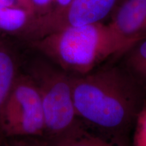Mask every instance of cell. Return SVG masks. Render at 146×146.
<instances>
[{"instance_id":"cell-1","label":"cell","mask_w":146,"mask_h":146,"mask_svg":"<svg viewBox=\"0 0 146 146\" xmlns=\"http://www.w3.org/2000/svg\"><path fill=\"white\" fill-rule=\"evenodd\" d=\"M74 106L87 127L112 138L124 139L146 105V90L124 66H100L72 76Z\"/></svg>"},{"instance_id":"cell-2","label":"cell","mask_w":146,"mask_h":146,"mask_svg":"<svg viewBox=\"0 0 146 146\" xmlns=\"http://www.w3.org/2000/svg\"><path fill=\"white\" fill-rule=\"evenodd\" d=\"M43 54L71 76L92 72L125 50L108 24L68 27L25 43Z\"/></svg>"},{"instance_id":"cell-3","label":"cell","mask_w":146,"mask_h":146,"mask_svg":"<svg viewBox=\"0 0 146 146\" xmlns=\"http://www.w3.org/2000/svg\"><path fill=\"white\" fill-rule=\"evenodd\" d=\"M23 70L33 80L41 96L46 125L45 138L63 135L81 123L74 106L70 74L26 43Z\"/></svg>"},{"instance_id":"cell-4","label":"cell","mask_w":146,"mask_h":146,"mask_svg":"<svg viewBox=\"0 0 146 146\" xmlns=\"http://www.w3.org/2000/svg\"><path fill=\"white\" fill-rule=\"evenodd\" d=\"M0 131L5 139L45 136L44 110L39 90L23 70L3 108Z\"/></svg>"},{"instance_id":"cell-5","label":"cell","mask_w":146,"mask_h":146,"mask_svg":"<svg viewBox=\"0 0 146 146\" xmlns=\"http://www.w3.org/2000/svg\"><path fill=\"white\" fill-rule=\"evenodd\" d=\"M122 0H72L60 13L39 18L35 39L68 27L104 23L112 16ZM34 41V40H33Z\"/></svg>"},{"instance_id":"cell-6","label":"cell","mask_w":146,"mask_h":146,"mask_svg":"<svg viewBox=\"0 0 146 146\" xmlns=\"http://www.w3.org/2000/svg\"><path fill=\"white\" fill-rule=\"evenodd\" d=\"M108 25L126 54L146 39V0H122Z\"/></svg>"},{"instance_id":"cell-7","label":"cell","mask_w":146,"mask_h":146,"mask_svg":"<svg viewBox=\"0 0 146 146\" xmlns=\"http://www.w3.org/2000/svg\"><path fill=\"white\" fill-rule=\"evenodd\" d=\"M25 47L24 42L0 34V119L6 100L23 71Z\"/></svg>"},{"instance_id":"cell-8","label":"cell","mask_w":146,"mask_h":146,"mask_svg":"<svg viewBox=\"0 0 146 146\" xmlns=\"http://www.w3.org/2000/svg\"><path fill=\"white\" fill-rule=\"evenodd\" d=\"M39 21L31 12L0 5V34L28 43L35 39Z\"/></svg>"},{"instance_id":"cell-9","label":"cell","mask_w":146,"mask_h":146,"mask_svg":"<svg viewBox=\"0 0 146 146\" xmlns=\"http://www.w3.org/2000/svg\"><path fill=\"white\" fill-rule=\"evenodd\" d=\"M47 140L52 146H129L126 139L100 134L83 121L70 132Z\"/></svg>"},{"instance_id":"cell-10","label":"cell","mask_w":146,"mask_h":146,"mask_svg":"<svg viewBox=\"0 0 146 146\" xmlns=\"http://www.w3.org/2000/svg\"><path fill=\"white\" fill-rule=\"evenodd\" d=\"M124 56V67L146 90V39L131 47Z\"/></svg>"},{"instance_id":"cell-11","label":"cell","mask_w":146,"mask_h":146,"mask_svg":"<svg viewBox=\"0 0 146 146\" xmlns=\"http://www.w3.org/2000/svg\"><path fill=\"white\" fill-rule=\"evenodd\" d=\"M33 12L40 19L60 13L72 0H31Z\"/></svg>"},{"instance_id":"cell-12","label":"cell","mask_w":146,"mask_h":146,"mask_svg":"<svg viewBox=\"0 0 146 146\" xmlns=\"http://www.w3.org/2000/svg\"><path fill=\"white\" fill-rule=\"evenodd\" d=\"M134 127V146H146V105L138 114Z\"/></svg>"},{"instance_id":"cell-13","label":"cell","mask_w":146,"mask_h":146,"mask_svg":"<svg viewBox=\"0 0 146 146\" xmlns=\"http://www.w3.org/2000/svg\"><path fill=\"white\" fill-rule=\"evenodd\" d=\"M0 5L10 8L23 9L34 13L31 0H0Z\"/></svg>"},{"instance_id":"cell-14","label":"cell","mask_w":146,"mask_h":146,"mask_svg":"<svg viewBox=\"0 0 146 146\" xmlns=\"http://www.w3.org/2000/svg\"><path fill=\"white\" fill-rule=\"evenodd\" d=\"M14 139L18 140L21 146H52L48 140L45 137H29Z\"/></svg>"},{"instance_id":"cell-15","label":"cell","mask_w":146,"mask_h":146,"mask_svg":"<svg viewBox=\"0 0 146 146\" xmlns=\"http://www.w3.org/2000/svg\"><path fill=\"white\" fill-rule=\"evenodd\" d=\"M5 146H21L16 139H7L5 141Z\"/></svg>"},{"instance_id":"cell-16","label":"cell","mask_w":146,"mask_h":146,"mask_svg":"<svg viewBox=\"0 0 146 146\" xmlns=\"http://www.w3.org/2000/svg\"><path fill=\"white\" fill-rule=\"evenodd\" d=\"M5 139L3 137L1 133H0V146H5Z\"/></svg>"}]
</instances>
